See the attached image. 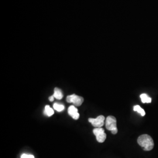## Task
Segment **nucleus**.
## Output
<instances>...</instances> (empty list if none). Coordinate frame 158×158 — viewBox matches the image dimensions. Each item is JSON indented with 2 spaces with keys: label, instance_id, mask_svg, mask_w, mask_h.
Instances as JSON below:
<instances>
[{
  "label": "nucleus",
  "instance_id": "f257e3e1",
  "mask_svg": "<svg viewBox=\"0 0 158 158\" xmlns=\"http://www.w3.org/2000/svg\"><path fill=\"white\" fill-rule=\"evenodd\" d=\"M138 143L145 151H150L154 147V142L151 136L143 134L139 136L138 138Z\"/></svg>",
  "mask_w": 158,
  "mask_h": 158
},
{
  "label": "nucleus",
  "instance_id": "f03ea898",
  "mask_svg": "<svg viewBox=\"0 0 158 158\" xmlns=\"http://www.w3.org/2000/svg\"><path fill=\"white\" fill-rule=\"evenodd\" d=\"M106 127L108 130L111 131L113 134L118 132L117 128V119L113 116H108L106 120Z\"/></svg>",
  "mask_w": 158,
  "mask_h": 158
},
{
  "label": "nucleus",
  "instance_id": "7ed1b4c3",
  "mask_svg": "<svg viewBox=\"0 0 158 158\" xmlns=\"http://www.w3.org/2000/svg\"><path fill=\"white\" fill-rule=\"evenodd\" d=\"M66 101L69 103H73L75 106H80L84 102V98L82 97L77 96L76 94H72L68 96L66 98Z\"/></svg>",
  "mask_w": 158,
  "mask_h": 158
},
{
  "label": "nucleus",
  "instance_id": "20e7f679",
  "mask_svg": "<svg viewBox=\"0 0 158 158\" xmlns=\"http://www.w3.org/2000/svg\"><path fill=\"white\" fill-rule=\"evenodd\" d=\"M93 133L95 135L97 141L102 143L105 141L107 138V135L105 133L104 130L102 128H96L93 130Z\"/></svg>",
  "mask_w": 158,
  "mask_h": 158
},
{
  "label": "nucleus",
  "instance_id": "39448f33",
  "mask_svg": "<svg viewBox=\"0 0 158 158\" xmlns=\"http://www.w3.org/2000/svg\"><path fill=\"white\" fill-rule=\"evenodd\" d=\"M105 117L103 115H100L97 117L96 118L89 119V123H90L92 125L96 128H100L104 124Z\"/></svg>",
  "mask_w": 158,
  "mask_h": 158
},
{
  "label": "nucleus",
  "instance_id": "423d86ee",
  "mask_svg": "<svg viewBox=\"0 0 158 158\" xmlns=\"http://www.w3.org/2000/svg\"><path fill=\"white\" fill-rule=\"evenodd\" d=\"M68 114L71 116L74 119H78L80 117L77 108L75 107L74 106H70L68 108Z\"/></svg>",
  "mask_w": 158,
  "mask_h": 158
},
{
  "label": "nucleus",
  "instance_id": "0eeeda50",
  "mask_svg": "<svg viewBox=\"0 0 158 158\" xmlns=\"http://www.w3.org/2000/svg\"><path fill=\"white\" fill-rule=\"evenodd\" d=\"M53 96H54L55 98H56L57 100H61L63 98L62 92L60 89L58 88H55L54 90V94Z\"/></svg>",
  "mask_w": 158,
  "mask_h": 158
},
{
  "label": "nucleus",
  "instance_id": "6e6552de",
  "mask_svg": "<svg viewBox=\"0 0 158 158\" xmlns=\"http://www.w3.org/2000/svg\"><path fill=\"white\" fill-rule=\"evenodd\" d=\"M142 102L143 103H151L152 102V98L147 95V94H142L140 96Z\"/></svg>",
  "mask_w": 158,
  "mask_h": 158
},
{
  "label": "nucleus",
  "instance_id": "1a4fd4ad",
  "mask_svg": "<svg viewBox=\"0 0 158 158\" xmlns=\"http://www.w3.org/2000/svg\"><path fill=\"white\" fill-rule=\"evenodd\" d=\"M134 111L139 113L142 117L145 116V112L143 108H142L139 105H136L134 107Z\"/></svg>",
  "mask_w": 158,
  "mask_h": 158
},
{
  "label": "nucleus",
  "instance_id": "9d476101",
  "mask_svg": "<svg viewBox=\"0 0 158 158\" xmlns=\"http://www.w3.org/2000/svg\"><path fill=\"white\" fill-rule=\"evenodd\" d=\"M53 108L55 110H56L57 111L61 112V111L64 110V106L62 104H58V103L56 102L53 104Z\"/></svg>",
  "mask_w": 158,
  "mask_h": 158
},
{
  "label": "nucleus",
  "instance_id": "9b49d317",
  "mask_svg": "<svg viewBox=\"0 0 158 158\" xmlns=\"http://www.w3.org/2000/svg\"><path fill=\"white\" fill-rule=\"evenodd\" d=\"M45 114L49 117H51L54 114V111L52 108H51L49 106H46L45 107Z\"/></svg>",
  "mask_w": 158,
  "mask_h": 158
},
{
  "label": "nucleus",
  "instance_id": "f8f14e48",
  "mask_svg": "<svg viewBox=\"0 0 158 158\" xmlns=\"http://www.w3.org/2000/svg\"><path fill=\"white\" fill-rule=\"evenodd\" d=\"M21 158H35V157L32 155H28V154L23 153L21 155Z\"/></svg>",
  "mask_w": 158,
  "mask_h": 158
},
{
  "label": "nucleus",
  "instance_id": "ddd939ff",
  "mask_svg": "<svg viewBox=\"0 0 158 158\" xmlns=\"http://www.w3.org/2000/svg\"><path fill=\"white\" fill-rule=\"evenodd\" d=\"M54 96H52L49 98V101H51V102H53V100H54Z\"/></svg>",
  "mask_w": 158,
  "mask_h": 158
}]
</instances>
